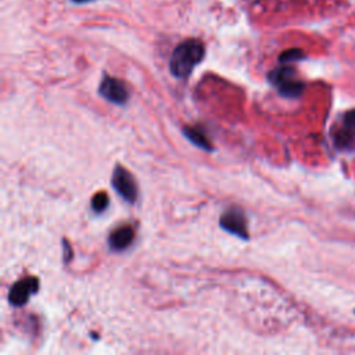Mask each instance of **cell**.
<instances>
[{"instance_id": "cell-4", "label": "cell", "mask_w": 355, "mask_h": 355, "mask_svg": "<svg viewBox=\"0 0 355 355\" xmlns=\"http://www.w3.org/2000/svg\"><path fill=\"white\" fill-rule=\"evenodd\" d=\"M39 288V280L33 276L25 277L14 283L8 293V301L14 306H22L28 302L31 295H33Z\"/></svg>"}, {"instance_id": "cell-2", "label": "cell", "mask_w": 355, "mask_h": 355, "mask_svg": "<svg viewBox=\"0 0 355 355\" xmlns=\"http://www.w3.org/2000/svg\"><path fill=\"white\" fill-rule=\"evenodd\" d=\"M268 78L284 97H297L302 92L304 85L295 79V71L291 67H279Z\"/></svg>"}, {"instance_id": "cell-3", "label": "cell", "mask_w": 355, "mask_h": 355, "mask_svg": "<svg viewBox=\"0 0 355 355\" xmlns=\"http://www.w3.org/2000/svg\"><path fill=\"white\" fill-rule=\"evenodd\" d=\"M111 184L114 190L128 202H135L137 198V186L133 179V176L123 168V166H116L112 172L111 178Z\"/></svg>"}, {"instance_id": "cell-6", "label": "cell", "mask_w": 355, "mask_h": 355, "mask_svg": "<svg viewBox=\"0 0 355 355\" xmlns=\"http://www.w3.org/2000/svg\"><path fill=\"white\" fill-rule=\"evenodd\" d=\"M98 92L103 97L114 104H125L129 98V92L125 85L116 78L105 76L98 87Z\"/></svg>"}, {"instance_id": "cell-7", "label": "cell", "mask_w": 355, "mask_h": 355, "mask_svg": "<svg viewBox=\"0 0 355 355\" xmlns=\"http://www.w3.org/2000/svg\"><path fill=\"white\" fill-rule=\"evenodd\" d=\"M135 239V232L130 226H122L116 230H114L108 237V244L112 250L122 251L128 248Z\"/></svg>"}, {"instance_id": "cell-8", "label": "cell", "mask_w": 355, "mask_h": 355, "mask_svg": "<svg viewBox=\"0 0 355 355\" xmlns=\"http://www.w3.org/2000/svg\"><path fill=\"white\" fill-rule=\"evenodd\" d=\"M183 135L197 147L205 150V151H211L212 150V144L208 140V137L205 136V133H202L198 128H193V126H184L183 128Z\"/></svg>"}, {"instance_id": "cell-9", "label": "cell", "mask_w": 355, "mask_h": 355, "mask_svg": "<svg viewBox=\"0 0 355 355\" xmlns=\"http://www.w3.org/2000/svg\"><path fill=\"white\" fill-rule=\"evenodd\" d=\"M108 196L105 193H97L92 200V208L96 212H103L108 207Z\"/></svg>"}, {"instance_id": "cell-11", "label": "cell", "mask_w": 355, "mask_h": 355, "mask_svg": "<svg viewBox=\"0 0 355 355\" xmlns=\"http://www.w3.org/2000/svg\"><path fill=\"white\" fill-rule=\"evenodd\" d=\"M345 126L347 129H355V111H351L349 114H347V118H345Z\"/></svg>"}, {"instance_id": "cell-10", "label": "cell", "mask_w": 355, "mask_h": 355, "mask_svg": "<svg viewBox=\"0 0 355 355\" xmlns=\"http://www.w3.org/2000/svg\"><path fill=\"white\" fill-rule=\"evenodd\" d=\"M302 57H304V54H302L301 50H298V49H290V50H287V51H284V53L280 54L279 61H280L282 64H286V62H291V61L300 60V58H302Z\"/></svg>"}, {"instance_id": "cell-1", "label": "cell", "mask_w": 355, "mask_h": 355, "mask_svg": "<svg viewBox=\"0 0 355 355\" xmlns=\"http://www.w3.org/2000/svg\"><path fill=\"white\" fill-rule=\"evenodd\" d=\"M205 54L204 44L197 39H189L175 47L169 60L171 73L176 78H186L194 67L201 62Z\"/></svg>"}, {"instance_id": "cell-5", "label": "cell", "mask_w": 355, "mask_h": 355, "mask_svg": "<svg viewBox=\"0 0 355 355\" xmlns=\"http://www.w3.org/2000/svg\"><path fill=\"white\" fill-rule=\"evenodd\" d=\"M220 227H223L226 232L239 236L240 239L247 240L248 239V230H247V222L243 211L237 208H230L227 209L222 216H220Z\"/></svg>"}, {"instance_id": "cell-12", "label": "cell", "mask_w": 355, "mask_h": 355, "mask_svg": "<svg viewBox=\"0 0 355 355\" xmlns=\"http://www.w3.org/2000/svg\"><path fill=\"white\" fill-rule=\"evenodd\" d=\"M75 3H85V1H89V0H73Z\"/></svg>"}]
</instances>
